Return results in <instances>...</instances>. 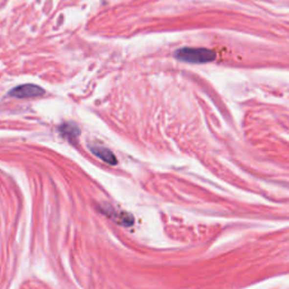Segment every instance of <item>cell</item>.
Segmentation results:
<instances>
[{"instance_id":"obj_1","label":"cell","mask_w":289,"mask_h":289,"mask_svg":"<svg viewBox=\"0 0 289 289\" xmlns=\"http://www.w3.org/2000/svg\"><path fill=\"white\" fill-rule=\"evenodd\" d=\"M174 57L186 64H207L216 59V53L207 47H181L175 51Z\"/></svg>"},{"instance_id":"obj_2","label":"cell","mask_w":289,"mask_h":289,"mask_svg":"<svg viewBox=\"0 0 289 289\" xmlns=\"http://www.w3.org/2000/svg\"><path fill=\"white\" fill-rule=\"evenodd\" d=\"M45 93V90L34 84H24L14 87L13 89L9 90V95L13 97L17 98H28V97H36L41 96Z\"/></svg>"},{"instance_id":"obj_3","label":"cell","mask_w":289,"mask_h":289,"mask_svg":"<svg viewBox=\"0 0 289 289\" xmlns=\"http://www.w3.org/2000/svg\"><path fill=\"white\" fill-rule=\"evenodd\" d=\"M90 151L95 156L103 160V162L110 164V165H116V164H118V160H116L114 154L108 148L98 147V146H95L94 147L93 146V147H90Z\"/></svg>"},{"instance_id":"obj_4","label":"cell","mask_w":289,"mask_h":289,"mask_svg":"<svg viewBox=\"0 0 289 289\" xmlns=\"http://www.w3.org/2000/svg\"><path fill=\"white\" fill-rule=\"evenodd\" d=\"M60 133L64 134L65 137H67L69 139H75L78 137L79 134V130L75 124H62L60 128Z\"/></svg>"}]
</instances>
